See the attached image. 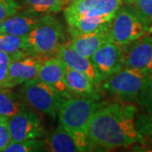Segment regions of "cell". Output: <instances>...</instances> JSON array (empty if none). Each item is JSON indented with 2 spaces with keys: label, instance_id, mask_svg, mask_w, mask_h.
I'll return each mask as SVG.
<instances>
[{
  "label": "cell",
  "instance_id": "1",
  "mask_svg": "<svg viewBox=\"0 0 152 152\" xmlns=\"http://www.w3.org/2000/svg\"><path fill=\"white\" fill-rule=\"evenodd\" d=\"M136 113L137 108L132 103L102 102L88 127L90 149L129 147L140 141Z\"/></svg>",
  "mask_w": 152,
  "mask_h": 152
},
{
  "label": "cell",
  "instance_id": "2",
  "mask_svg": "<svg viewBox=\"0 0 152 152\" xmlns=\"http://www.w3.org/2000/svg\"><path fill=\"white\" fill-rule=\"evenodd\" d=\"M102 102L94 97L74 96L67 98L60 106V124L75 140L80 151H90L88 127L91 118Z\"/></svg>",
  "mask_w": 152,
  "mask_h": 152
},
{
  "label": "cell",
  "instance_id": "3",
  "mask_svg": "<svg viewBox=\"0 0 152 152\" xmlns=\"http://www.w3.org/2000/svg\"><path fill=\"white\" fill-rule=\"evenodd\" d=\"M64 28L58 18L44 15L37 26L26 36L29 51L45 58L57 57L59 47L64 42Z\"/></svg>",
  "mask_w": 152,
  "mask_h": 152
},
{
  "label": "cell",
  "instance_id": "4",
  "mask_svg": "<svg viewBox=\"0 0 152 152\" xmlns=\"http://www.w3.org/2000/svg\"><path fill=\"white\" fill-rule=\"evenodd\" d=\"M146 74L137 69L124 67L103 79L100 88L119 102L133 103L139 98Z\"/></svg>",
  "mask_w": 152,
  "mask_h": 152
},
{
  "label": "cell",
  "instance_id": "5",
  "mask_svg": "<svg viewBox=\"0 0 152 152\" xmlns=\"http://www.w3.org/2000/svg\"><path fill=\"white\" fill-rule=\"evenodd\" d=\"M20 91L28 106L38 113L47 114L52 118H56L60 106L66 99L38 78L23 83Z\"/></svg>",
  "mask_w": 152,
  "mask_h": 152
},
{
  "label": "cell",
  "instance_id": "6",
  "mask_svg": "<svg viewBox=\"0 0 152 152\" xmlns=\"http://www.w3.org/2000/svg\"><path fill=\"white\" fill-rule=\"evenodd\" d=\"M149 26L131 5L121 7L109 24L113 42L125 46L146 34Z\"/></svg>",
  "mask_w": 152,
  "mask_h": 152
},
{
  "label": "cell",
  "instance_id": "7",
  "mask_svg": "<svg viewBox=\"0 0 152 152\" xmlns=\"http://www.w3.org/2000/svg\"><path fill=\"white\" fill-rule=\"evenodd\" d=\"M11 142L38 139L45 134L42 121L29 108L23 110L7 120Z\"/></svg>",
  "mask_w": 152,
  "mask_h": 152
},
{
  "label": "cell",
  "instance_id": "8",
  "mask_svg": "<svg viewBox=\"0 0 152 152\" xmlns=\"http://www.w3.org/2000/svg\"><path fill=\"white\" fill-rule=\"evenodd\" d=\"M47 58L27 53L12 58L4 87L13 88L37 78L40 66Z\"/></svg>",
  "mask_w": 152,
  "mask_h": 152
},
{
  "label": "cell",
  "instance_id": "9",
  "mask_svg": "<svg viewBox=\"0 0 152 152\" xmlns=\"http://www.w3.org/2000/svg\"><path fill=\"white\" fill-rule=\"evenodd\" d=\"M90 59L103 80L124 67V47L113 42H107L101 46Z\"/></svg>",
  "mask_w": 152,
  "mask_h": 152
},
{
  "label": "cell",
  "instance_id": "10",
  "mask_svg": "<svg viewBox=\"0 0 152 152\" xmlns=\"http://www.w3.org/2000/svg\"><path fill=\"white\" fill-rule=\"evenodd\" d=\"M124 47V67L152 71V37L145 34Z\"/></svg>",
  "mask_w": 152,
  "mask_h": 152
},
{
  "label": "cell",
  "instance_id": "11",
  "mask_svg": "<svg viewBox=\"0 0 152 152\" xmlns=\"http://www.w3.org/2000/svg\"><path fill=\"white\" fill-rule=\"evenodd\" d=\"M122 5L123 0H79L66 6L64 15V18L115 15Z\"/></svg>",
  "mask_w": 152,
  "mask_h": 152
},
{
  "label": "cell",
  "instance_id": "12",
  "mask_svg": "<svg viewBox=\"0 0 152 152\" xmlns=\"http://www.w3.org/2000/svg\"><path fill=\"white\" fill-rule=\"evenodd\" d=\"M66 65L58 57H49L40 66L37 78L53 88L63 97H74L65 80Z\"/></svg>",
  "mask_w": 152,
  "mask_h": 152
},
{
  "label": "cell",
  "instance_id": "13",
  "mask_svg": "<svg viewBox=\"0 0 152 152\" xmlns=\"http://www.w3.org/2000/svg\"><path fill=\"white\" fill-rule=\"evenodd\" d=\"M57 57L66 66L86 75L97 86L100 87L102 81L90 58L78 53L71 45L70 42H64L59 47Z\"/></svg>",
  "mask_w": 152,
  "mask_h": 152
},
{
  "label": "cell",
  "instance_id": "14",
  "mask_svg": "<svg viewBox=\"0 0 152 152\" xmlns=\"http://www.w3.org/2000/svg\"><path fill=\"white\" fill-rule=\"evenodd\" d=\"M110 42H113V40L108 26L93 32L74 37H72L70 43L78 53L88 58H91L94 53L101 46Z\"/></svg>",
  "mask_w": 152,
  "mask_h": 152
},
{
  "label": "cell",
  "instance_id": "15",
  "mask_svg": "<svg viewBox=\"0 0 152 152\" xmlns=\"http://www.w3.org/2000/svg\"><path fill=\"white\" fill-rule=\"evenodd\" d=\"M65 80L67 86L74 96L94 97L100 99L99 88L82 72L66 66Z\"/></svg>",
  "mask_w": 152,
  "mask_h": 152
},
{
  "label": "cell",
  "instance_id": "16",
  "mask_svg": "<svg viewBox=\"0 0 152 152\" xmlns=\"http://www.w3.org/2000/svg\"><path fill=\"white\" fill-rule=\"evenodd\" d=\"M115 15H102V16H72L66 17V23L68 25V31L72 37L93 32L99 29L108 26L110 22Z\"/></svg>",
  "mask_w": 152,
  "mask_h": 152
},
{
  "label": "cell",
  "instance_id": "17",
  "mask_svg": "<svg viewBox=\"0 0 152 152\" xmlns=\"http://www.w3.org/2000/svg\"><path fill=\"white\" fill-rule=\"evenodd\" d=\"M42 16L31 11L21 14L16 13L4 20L1 33L26 37L37 26Z\"/></svg>",
  "mask_w": 152,
  "mask_h": 152
},
{
  "label": "cell",
  "instance_id": "18",
  "mask_svg": "<svg viewBox=\"0 0 152 152\" xmlns=\"http://www.w3.org/2000/svg\"><path fill=\"white\" fill-rule=\"evenodd\" d=\"M26 109L27 104L21 95L14 92L9 87H0V120H8Z\"/></svg>",
  "mask_w": 152,
  "mask_h": 152
},
{
  "label": "cell",
  "instance_id": "19",
  "mask_svg": "<svg viewBox=\"0 0 152 152\" xmlns=\"http://www.w3.org/2000/svg\"><path fill=\"white\" fill-rule=\"evenodd\" d=\"M44 146L52 152L80 151L73 138L61 124L45 140Z\"/></svg>",
  "mask_w": 152,
  "mask_h": 152
},
{
  "label": "cell",
  "instance_id": "20",
  "mask_svg": "<svg viewBox=\"0 0 152 152\" xmlns=\"http://www.w3.org/2000/svg\"><path fill=\"white\" fill-rule=\"evenodd\" d=\"M0 51L11 56L12 58L31 53L28 48L26 37H20L8 33H0Z\"/></svg>",
  "mask_w": 152,
  "mask_h": 152
},
{
  "label": "cell",
  "instance_id": "21",
  "mask_svg": "<svg viewBox=\"0 0 152 152\" xmlns=\"http://www.w3.org/2000/svg\"><path fill=\"white\" fill-rule=\"evenodd\" d=\"M28 11L38 15L58 13L65 7V0H23Z\"/></svg>",
  "mask_w": 152,
  "mask_h": 152
},
{
  "label": "cell",
  "instance_id": "22",
  "mask_svg": "<svg viewBox=\"0 0 152 152\" xmlns=\"http://www.w3.org/2000/svg\"><path fill=\"white\" fill-rule=\"evenodd\" d=\"M135 125L140 141L145 146L152 147V113H139L136 115Z\"/></svg>",
  "mask_w": 152,
  "mask_h": 152
},
{
  "label": "cell",
  "instance_id": "23",
  "mask_svg": "<svg viewBox=\"0 0 152 152\" xmlns=\"http://www.w3.org/2000/svg\"><path fill=\"white\" fill-rule=\"evenodd\" d=\"M44 146V141L37 139H31L22 141L10 142L4 152H35L41 151Z\"/></svg>",
  "mask_w": 152,
  "mask_h": 152
},
{
  "label": "cell",
  "instance_id": "24",
  "mask_svg": "<svg viewBox=\"0 0 152 152\" xmlns=\"http://www.w3.org/2000/svg\"><path fill=\"white\" fill-rule=\"evenodd\" d=\"M137 102L144 113H152V71L146 74L145 83Z\"/></svg>",
  "mask_w": 152,
  "mask_h": 152
},
{
  "label": "cell",
  "instance_id": "25",
  "mask_svg": "<svg viewBox=\"0 0 152 152\" xmlns=\"http://www.w3.org/2000/svg\"><path fill=\"white\" fill-rule=\"evenodd\" d=\"M131 5L150 27L152 23V0H134Z\"/></svg>",
  "mask_w": 152,
  "mask_h": 152
},
{
  "label": "cell",
  "instance_id": "26",
  "mask_svg": "<svg viewBox=\"0 0 152 152\" xmlns=\"http://www.w3.org/2000/svg\"><path fill=\"white\" fill-rule=\"evenodd\" d=\"M20 6L17 0H0V20L18 13Z\"/></svg>",
  "mask_w": 152,
  "mask_h": 152
},
{
  "label": "cell",
  "instance_id": "27",
  "mask_svg": "<svg viewBox=\"0 0 152 152\" xmlns=\"http://www.w3.org/2000/svg\"><path fill=\"white\" fill-rule=\"evenodd\" d=\"M11 60V56L3 51H0V87H4L5 83Z\"/></svg>",
  "mask_w": 152,
  "mask_h": 152
},
{
  "label": "cell",
  "instance_id": "28",
  "mask_svg": "<svg viewBox=\"0 0 152 152\" xmlns=\"http://www.w3.org/2000/svg\"><path fill=\"white\" fill-rule=\"evenodd\" d=\"M11 142L7 120H0V151H4Z\"/></svg>",
  "mask_w": 152,
  "mask_h": 152
},
{
  "label": "cell",
  "instance_id": "29",
  "mask_svg": "<svg viewBox=\"0 0 152 152\" xmlns=\"http://www.w3.org/2000/svg\"><path fill=\"white\" fill-rule=\"evenodd\" d=\"M134 0H123V4H124L126 5H131L133 4Z\"/></svg>",
  "mask_w": 152,
  "mask_h": 152
},
{
  "label": "cell",
  "instance_id": "30",
  "mask_svg": "<svg viewBox=\"0 0 152 152\" xmlns=\"http://www.w3.org/2000/svg\"><path fill=\"white\" fill-rule=\"evenodd\" d=\"M75 1H79V0H65V7L67 5H69V4L73 3V2H75Z\"/></svg>",
  "mask_w": 152,
  "mask_h": 152
},
{
  "label": "cell",
  "instance_id": "31",
  "mask_svg": "<svg viewBox=\"0 0 152 152\" xmlns=\"http://www.w3.org/2000/svg\"><path fill=\"white\" fill-rule=\"evenodd\" d=\"M3 23H4V20H0V33H1V30H2V26H3Z\"/></svg>",
  "mask_w": 152,
  "mask_h": 152
},
{
  "label": "cell",
  "instance_id": "32",
  "mask_svg": "<svg viewBox=\"0 0 152 152\" xmlns=\"http://www.w3.org/2000/svg\"><path fill=\"white\" fill-rule=\"evenodd\" d=\"M149 31L151 33H152V25H151V26L150 27V29H149Z\"/></svg>",
  "mask_w": 152,
  "mask_h": 152
}]
</instances>
